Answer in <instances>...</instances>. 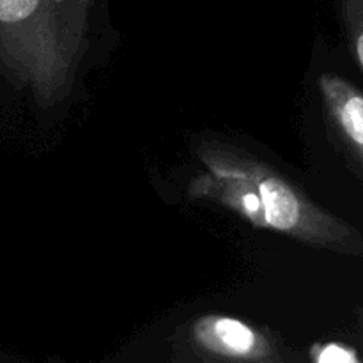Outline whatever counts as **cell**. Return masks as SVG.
I'll return each mask as SVG.
<instances>
[{
	"mask_svg": "<svg viewBox=\"0 0 363 363\" xmlns=\"http://www.w3.org/2000/svg\"><path fill=\"white\" fill-rule=\"evenodd\" d=\"M314 360L321 363H332V362H357V354L354 351L347 350V347L337 346V344H328L325 347H319L314 351Z\"/></svg>",
	"mask_w": 363,
	"mask_h": 363,
	"instance_id": "52a82bcc",
	"label": "cell"
},
{
	"mask_svg": "<svg viewBox=\"0 0 363 363\" xmlns=\"http://www.w3.org/2000/svg\"><path fill=\"white\" fill-rule=\"evenodd\" d=\"M191 342L206 358L241 362L275 360L273 346L262 333L238 319L204 315L191 326Z\"/></svg>",
	"mask_w": 363,
	"mask_h": 363,
	"instance_id": "277c9868",
	"label": "cell"
},
{
	"mask_svg": "<svg viewBox=\"0 0 363 363\" xmlns=\"http://www.w3.org/2000/svg\"><path fill=\"white\" fill-rule=\"evenodd\" d=\"M319 92L330 140L363 184V92L335 73L321 74Z\"/></svg>",
	"mask_w": 363,
	"mask_h": 363,
	"instance_id": "3957f363",
	"label": "cell"
},
{
	"mask_svg": "<svg viewBox=\"0 0 363 363\" xmlns=\"http://www.w3.org/2000/svg\"><path fill=\"white\" fill-rule=\"evenodd\" d=\"M96 0H32L11 23V53L21 77L43 105L69 94L89 46L91 11Z\"/></svg>",
	"mask_w": 363,
	"mask_h": 363,
	"instance_id": "7a4b0ae2",
	"label": "cell"
},
{
	"mask_svg": "<svg viewBox=\"0 0 363 363\" xmlns=\"http://www.w3.org/2000/svg\"><path fill=\"white\" fill-rule=\"evenodd\" d=\"M188 195L191 199H206L229 211L236 213L240 218L247 220L257 229H269L264 206L261 197L250 183L233 176L206 172L197 174L188 184Z\"/></svg>",
	"mask_w": 363,
	"mask_h": 363,
	"instance_id": "5b68a950",
	"label": "cell"
},
{
	"mask_svg": "<svg viewBox=\"0 0 363 363\" xmlns=\"http://www.w3.org/2000/svg\"><path fill=\"white\" fill-rule=\"evenodd\" d=\"M340 16L351 53L363 73V0H340Z\"/></svg>",
	"mask_w": 363,
	"mask_h": 363,
	"instance_id": "8992f818",
	"label": "cell"
},
{
	"mask_svg": "<svg viewBox=\"0 0 363 363\" xmlns=\"http://www.w3.org/2000/svg\"><path fill=\"white\" fill-rule=\"evenodd\" d=\"M195 152L211 172L240 177L254 186L264 206L269 229L319 250L363 254V238L354 227L315 204L293 179L269 163L220 140H201Z\"/></svg>",
	"mask_w": 363,
	"mask_h": 363,
	"instance_id": "6da1fadb",
	"label": "cell"
}]
</instances>
